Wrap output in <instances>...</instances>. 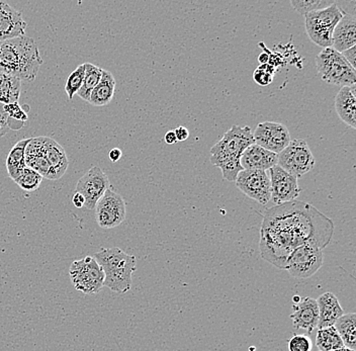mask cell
<instances>
[{
  "instance_id": "6da1fadb",
  "label": "cell",
  "mask_w": 356,
  "mask_h": 351,
  "mask_svg": "<svg viewBox=\"0 0 356 351\" xmlns=\"http://www.w3.org/2000/svg\"><path fill=\"white\" fill-rule=\"evenodd\" d=\"M333 233L332 220L312 204L289 202L266 211L260 230V254L264 261L284 270L296 248L314 244L324 250Z\"/></svg>"
},
{
  "instance_id": "7a4b0ae2",
  "label": "cell",
  "mask_w": 356,
  "mask_h": 351,
  "mask_svg": "<svg viewBox=\"0 0 356 351\" xmlns=\"http://www.w3.org/2000/svg\"><path fill=\"white\" fill-rule=\"evenodd\" d=\"M44 61L33 38H13L0 42V73L32 82Z\"/></svg>"
},
{
  "instance_id": "3957f363",
  "label": "cell",
  "mask_w": 356,
  "mask_h": 351,
  "mask_svg": "<svg viewBox=\"0 0 356 351\" xmlns=\"http://www.w3.org/2000/svg\"><path fill=\"white\" fill-rule=\"evenodd\" d=\"M254 143L250 126L234 125L211 148V163L222 171V179L235 181L243 170L240 160L244 151Z\"/></svg>"
},
{
  "instance_id": "277c9868",
  "label": "cell",
  "mask_w": 356,
  "mask_h": 351,
  "mask_svg": "<svg viewBox=\"0 0 356 351\" xmlns=\"http://www.w3.org/2000/svg\"><path fill=\"white\" fill-rule=\"evenodd\" d=\"M316 67L321 79L332 85H355L356 70L333 48L323 49L316 57Z\"/></svg>"
},
{
  "instance_id": "5b68a950",
  "label": "cell",
  "mask_w": 356,
  "mask_h": 351,
  "mask_svg": "<svg viewBox=\"0 0 356 351\" xmlns=\"http://www.w3.org/2000/svg\"><path fill=\"white\" fill-rule=\"evenodd\" d=\"M343 15V10L333 3L324 10L305 15L306 31L312 41L323 49L332 48L333 31Z\"/></svg>"
},
{
  "instance_id": "8992f818",
  "label": "cell",
  "mask_w": 356,
  "mask_h": 351,
  "mask_svg": "<svg viewBox=\"0 0 356 351\" xmlns=\"http://www.w3.org/2000/svg\"><path fill=\"white\" fill-rule=\"evenodd\" d=\"M69 275L74 288L83 294H99L104 288V270L92 256H86L73 262Z\"/></svg>"
},
{
  "instance_id": "52a82bcc",
  "label": "cell",
  "mask_w": 356,
  "mask_h": 351,
  "mask_svg": "<svg viewBox=\"0 0 356 351\" xmlns=\"http://www.w3.org/2000/svg\"><path fill=\"white\" fill-rule=\"evenodd\" d=\"M277 165L299 179L313 170L315 157L305 140H291L288 147L277 154Z\"/></svg>"
},
{
  "instance_id": "ba28073f",
  "label": "cell",
  "mask_w": 356,
  "mask_h": 351,
  "mask_svg": "<svg viewBox=\"0 0 356 351\" xmlns=\"http://www.w3.org/2000/svg\"><path fill=\"white\" fill-rule=\"evenodd\" d=\"M323 250L314 244H304L296 248L286 261V268L289 275L299 279H308L322 268Z\"/></svg>"
},
{
  "instance_id": "9c48e42d",
  "label": "cell",
  "mask_w": 356,
  "mask_h": 351,
  "mask_svg": "<svg viewBox=\"0 0 356 351\" xmlns=\"http://www.w3.org/2000/svg\"><path fill=\"white\" fill-rule=\"evenodd\" d=\"M97 224L102 229H113L126 219L127 208L121 195L108 188L95 208Z\"/></svg>"
},
{
  "instance_id": "30bf717a",
  "label": "cell",
  "mask_w": 356,
  "mask_h": 351,
  "mask_svg": "<svg viewBox=\"0 0 356 351\" xmlns=\"http://www.w3.org/2000/svg\"><path fill=\"white\" fill-rule=\"evenodd\" d=\"M236 186L244 195L262 206L271 199L270 179L266 171L242 170L236 179Z\"/></svg>"
},
{
  "instance_id": "8fae6325",
  "label": "cell",
  "mask_w": 356,
  "mask_h": 351,
  "mask_svg": "<svg viewBox=\"0 0 356 351\" xmlns=\"http://www.w3.org/2000/svg\"><path fill=\"white\" fill-rule=\"evenodd\" d=\"M111 186L108 175L99 168L93 166L78 181L76 193H80L86 199L84 208L95 210L97 202Z\"/></svg>"
},
{
  "instance_id": "7c38bea8",
  "label": "cell",
  "mask_w": 356,
  "mask_h": 351,
  "mask_svg": "<svg viewBox=\"0 0 356 351\" xmlns=\"http://www.w3.org/2000/svg\"><path fill=\"white\" fill-rule=\"evenodd\" d=\"M254 143L267 151L280 154L288 147L291 141L289 129L284 124L277 122H264L258 124L253 133Z\"/></svg>"
},
{
  "instance_id": "4fadbf2b",
  "label": "cell",
  "mask_w": 356,
  "mask_h": 351,
  "mask_svg": "<svg viewBox=\"0 0 356 351\" xmlns=\"http://www.w3.org/2000/svg\"><path fill=\"white\" fill-rule=\"evenodd\" d=\"M270 173L271 199L273 203L280 206L289 202L295 201L300 195V190L298 179L289 174L278 165L269 170Z\"/></svg>"
},
{
  "instance_id": "5bb4252c",
  "label": "cell",
  "mask_w": 356,
  "mask_h": 351,
  "mask_svg": "<svg viewBox=\"0 0 356 351\" xmlns=\"http://www.w3.org/2000/svg\"><path fill=\"white\" fill-rule=\"evenodd\" d=\"M26 28V23L22 13L11 8L8 2L0 0V42L22 37Z\"/></svg>"
},
{
  "instance_id": "9a60e30c",
  "label": "cell",
  "mask_w": 356,
  "mask_h": 351,
  "mask_svg": "<svg viewBox=\"0 0 356 351\" xmlns=\"http://www.w3.org/2000/svg\"><path fill=\"white\" fill-rule=\"evenodd\" d=\"M289 317L296 329H302L309 333L313 332L318 327L319 322L317 301L310 297H302L300 303L293 305V313Z\"/></svg>"
},
{
  "instance_id": "2e32d148",
  "label": "cell",
  "mask_w": 356,
  "mask_h": 351,
  "mask_svg": "<svg viewBox=\"0 0 356 351\" xmlns=\"http://www.w3.org/2000/svg\"><path fill=\"white\" fill-rule=\"evenodd\" d=\"M26 168L39 173L43 179L56 181V175L52 166L44 156L43 145L40 137L31 138L26 148Z\"/></svg>"
},
{
  "instance_id": "e0dca14e",
  "label": "cell",
  "mask_w": 356,
  "mask_h": 351,
  "mask_svg": "<svg viewBox=\"0 0 356 351\" xmlns=\"http://www.w3.org/2000/svg\"><path fill=\"white\" fill-rule=\"evenodd\" d=\"M240 163L245 170L266 171L277 165V154L252 144L244 151Z\"/></svg>"
},
{
  "instance_id": "ac0fdd59",
  "label": "cell",
  "mask_w": 356,
  "mask_h": 351,
  "mask_svg": "<svg viewBox=\"0 0 356 351\" xmlns=\"http://www.w3.org/2000/svg\"><path fill=\"white\" fill-rule=\"evenodd\" d=\"M356 44V19L355 15L345 13L336 24L332 34V48L342 53Z\"/></svg>"
},
{
  "instance_id": "d6986e66",
  "label": "cell",
  "mask_w": 356,
  "mask_h": 351,
  "mask_svg": "<svg viewBox=\"0 0 356 351\" xmlns=\"http://www.w3.org/2000/svg\"><path fill=\"white\" fill-rule=\"evenodd\" d=\"M335 110L346 125L356 129V86H344L335 97Z\"/></svg>"
},
{
  "instance_id": "ffe728a7",
  "label": "cell",
  "mask_w": 356,
  "mask_h": 351,
  "mask_svg": "<svg viewBox=\"0 0 356 351\" xmlns=\"http://www.w3.org/2000/svg\"><path fill=\"white\" fill-rule=\"evenodd\" d=\"M319 308V329L331 327L344 314L337 297L331 292L325 293L316 300Z\"/></svg>"
},
{
  "instance_id": "44dd1931",
  "label": "cell",
  "mask_w": 356,
  "mask_h": 351,
  "mask_svg": "<svg viewBox=\"0 0 356 351\" xmlns=\"http://www.w3.org/2000/svg\"><path fill=\"white\" fill-rule=\"evenodd\" d=\"M93 259L99 264L104 273L129 264L137 263V259L134 255L128 254L118 247L102 248L99 252L95 253Z\"/></svg>"
},
{
  "instance_id": "7402d4cb",
  "label": "cell",
  "mask_w": 356,
  "mask_h": 351,
  "mask_svg": "<svg viewBox=\"0 0 356 351\" xmlns=\"http://www.w3.org/2000/svg\"><path fill=\"white\" fill-rule=\"evenodd\" d=\"M44 156L54 170L56 179H61L68 168L69 161L64 148L52 138L40 137Z\"/></svg>"
},
{
  "instance_id": "603a6c76",
  "label": "cell",
  "mask_w": 356,
  "mask_h": 351,
  "mask_svg": "<svg viewBox=\"0 0 356 351\" xmlns=\"http://www.w3.org/2000/svg\"><path fill=\"white\" fill-rule=\"evenodd\" d=\"M137 263L129 264L104 273V286L119 294H124L132 288V275Z\"/></svg>"
},
{
  "instance_id": "cb8c5ba5",
  "label": "cell",
  "mask_w": 356,
  "mask_h": 351,
  "mask_svg": "<svg viewBox=\"0 0 356 351\" xmlns=\"http://www.w3.org/2000/svg\"><path fill=\"white\" fill-rule=\"evenodd\" d=\"M115 80L110 71L104 70L102 79L95 90L91 91L89 104L95 106H104L113 101L115 95Z\"/></svg>"
},
{
  "instance_id": "d4e9b609",
  "label": "cell",
  "mask_w": 356,
  "mask_h": 351,
  "mask_svg": "<svg viewBox=\"0 0 356 351\" xmlns=\"http://www.w3.org/2000/svg\"><path fill=\"white\" fill-rule=\"evenodd\" d=\"M30 139H24L17 142L10 152L8 153V158H6V170H8V175L13 181L19 179L22 171L26 168V148L28 146Z\"/></svg>"
},
{
  "instance_id": "484cf974",
  "label": "cell",
  "mask_w": 356,
  "mask_h": 351,
  "mask_svg": "<svg viewBox=\"0 0 356 351\" xmlns=\"http://www.w3.org/2000/svg\"><path fill=\"white\" fill-rule=\"evenodd\" d=\"M336 331L343 342L345 348L355 350L356 348V314H343L334 324Z\"/></svg>"
},
{
  "instance_id": "4316f807",
  "label": "cell",
  "mask_w": 356,
  "mask_h": 351,
  "mask_svg": "<svg viewBox=\"0 0 356 351\" xmlns=\"http://www.w3.org/2000/svg\"><path fill=\"white\" fill-rule=\"evenodd\" d=\"M21 80L10 75L0 73V104L17 102L21 95Z\"/></svg>"
},
{
  "instance_id": "83f0119b",
  "label": "cell",
  "mask_w": 356,
  "mask_h": 351,
  "mask_svg": "<svg viewBox=\"0 0 356 351\" xmlns=\"http://www.w3.org/2000/svg\"><path fill=\"white\" fill-rule=\"evenodd\" d=\"M84 64H86V75H84L83 83H82L81 88L78 91L77 95L83 101H88L91 91L95 90V86L99 84L104 69L91 63Z\"/></svg>"
},
{
  "instance_id": "f1b7e54d",
  "label": "cell",
  "mask_w": 356,
  "mask_h": 351,
  "mask_svg": "<svg viewBox=\"0 0 356 351\" xmlns=\"http://www.w3.org/2000/svg\"><path fill=\"white\" fill-rule=\"evenodd\" d=\"M316 344L320 351H332L344 346L334 326L319 329L316 336Z\"/></svg>"
},
{
  "instance_id": "f546056e",
  "label": "cell",
  "mask_w": 356,
  "mask_h": 351,
  "mask_svg": "<svg viewBox=\"0 0 356 351\" xmlns=\"http://www.w3.org/2000/svg\"><path fill=\"white\" fill-rule=\"evenodd\" d=\"M42 181H43V177L35 172V170H31V168H26L19 179L15 181V183L22 188V190H26V192H35L41 186Z\"/></svg>"
},
{
  "instance_id": "4dcf8cb0",
  "label": "cell",
  "mask_w": 356,
  "mask_h": 351,
  "mask_svg": "<svg viewBox=\"0 0 356 351\" xmlns=\"http://www.w3.org/2000/svg\"><path fill=\"white\" fill-rule=\"evenodd\" d=\"M333 1L329 0H291V4L295 8L296 12L302 15L308 13L318 12L332 6Z\"/></svg>"
},
{
  "instance_id": "1f68e13d",
  "label": "cell",
  "mask_w": 356,
  "mask_h": 351,
  "mask_svg": "<svg viewBox=\"0 0 356 351\" xmlns=\"http://www.w3.org/2000/svg\"><path fill=\"white\" fill-rule=\"evenodd\" d=\"M84 75H86V64H82V65L78 66L67 79L65 91L70 101L81 88Z\"/></svg>"
},
{
  "instance_id": "d6a6232c",
  "label": "cell",
  "mask_w": 356,
  "mask_h": 351,
  "mask_svg": "<svg viewBox=\"0 0 356 351\" xmlns=\"http://www.w3.org/2000/svg\"><path fill=\"white\" fill-rule=\"evenodd\" d=\"M275 73V65L264 64V65L258 66V68L256 69L254 73H253V79L259 85L267 86L273 81Z\"/></svg>"
},
{
  "instance_id": "836d02e7",
  "label": "cell",
  "mask_w": 356,
  "mask_h": 351,
  "mask_svg": "<svg viewBox=\"0 0 356 351\" xmlns=\"http://www.w3.org/2000/svg\"><path fill=\"white\" fill-rule=\"evenodd\" d=\"M289 351H312L313 342L304 334H296L289 340Z\"/></svg>"
},
{
  "instance_id": "e575fe53",
  "label": "cell",
  "mask_w": 356,
  "mask_h": 351,
  "mask_svg": "<svg viewBox=\"0 0 356 351\" xmlns=\"http://www.w3.org/2000/svg\"><path fill=\"white\" fill-rule=\"evenodd\" d=\"M4 110L8 113V119L13 117L15 121H19L21 124H24L28 120V115H26V112H24V110H22V108L19 106L17 102L4 104Z\"/></svg>"
},
{
  "instance_id": "d590c367",
  "label": "cell",
  "mask_w": 356,
  "mask_h": 351,
  "mask_svg": "<svg viewBox=\"0 0 356 351\" xmlns=\"http://www.w3.org/2000/svg\"><path fill=\"white\" fill-rule=\"evenodd\" d=\"M8 113L4 110V104H0V138L8 134L10 130Z\"/></svg>"
},
{
  "instance_id": "8d00e7d4",
  "label": "cell",
  "mask_w": 356,
  "mask_h": 351,
  "mask_svg": "<svg viewBox=\"0 0 356 351\" xmlns=\"http://www.w3.org/2000/svg\"><path fill=\"white\" fill-rule=\"evenodd\" d=\"M342 56L344 57V59L350 64L351 67L355 69V60H356V47H353V48L348 49V50L344 51V52L341 53Z\"/></svg>"
},
{
  "instance_id": "74e56055",
  "label": "cell",
  "mask_w": 356,
  "mask_h": 351,
  "mask_svg": "<svg viewBox=\"0 0 356 351\" xmlns=\"http://www.w3.org/2000/svg\"><path fill=\"white\" fill-rule=\"evenodd\" d=\"M175 133L177 135V141L182 142L188 139L189 132L188 129L184 128V126H178Z\"/></svg>"
},
{
  "instance_id": "f35d334b",
  "label": "cell",
  "mask_w": 356,
  "mask_h": 351,
  "mask_svg": "<svg viewBox=\"0 0 356 351\" xmlns=\"http://www.w3.org/2000/svg\"><path fill=\"white\" fill-rule=\"evenodd\" d=\"M122 152L121 149L119 148H113L111 149L110 153H108V158H110L111 162H118L120 159L122 158Z\"/></svg>"
},
{
  "instance_id": "ab89813d",
  "label": "cell",
  "mask_w": 356,
  "mask_h": 351,
  "mask_svg": "<svg viewBox=\"0 0 356 351\" xmlns=\"http://www.w3.org/2000/svg\"><path fill=\"white\" fill-rule=\"evenodd\" d=\"M73 204L78 209L84 208V204H86V199L82 197L80 193H75L74 197H73Z\"/></svg>"
},
{
  "instance_id": "60d3db41",
  "label": "cell",
  "mask_w": 356,
  "mask_h": 351,
  "mask_svg": "<svg viewBox=\"0 0 356 351\" xmlns=\"http://www.w3.org/2000/svg\"><path fill=\"white\" fill-rule=\"evenodd\" d=\"M164 140L168 145H173V144L177 143V135H175V131H169V132L166 133L165 137H164Z\"/></svg>"
},
{
  "instance_id": "b9f144b4",
  "label": "cell",
  "mask_w": 356,
  "mask_h": 351,
  "mask_svg": "<svg viewBox=\"0 0 356 351\" xmlns=\"http://www.w3.org/2000/svg\"><path fill=\"white\" fill-rule=\"evenodd\" d=\"M269 56L267 53L264 52L261 53V54L258 56V62H259L261 65H264V64H267V62H268Z\"/></svg>"
},
{
  "instance_id": "7bdbcfd3",
  "label": "cell",
  "mask_w": 356,
  "mask_h": 351,
  "mask_svg": "<svg viewBox=\"0 0 356 351\" xmlns=\"http://www.w3.org/2000/svg\"><path fill=\"white\" fill-rule=\"evenodd\" d=\"M332 351H355L353 350H350V348H345V346H342V348H338V350H332Z\"/></svg>"
},
{
  "instance_id": "ee69618b",
  "label": "cell",
  "mask_w": 356,
  "mask_h": 351,
  "mask_svg": "<svg viewBox=\"0 0 356 351\" xmlns=\"http://www.w3.org/2000/svg\"><path fill=\"white\" fill-rule=\"evenodd\" d=\"M300 299H302V297H299V295H295V297H293V303H295V305L296 304L300 303Z\"/></svg>"
}]
</instances>
